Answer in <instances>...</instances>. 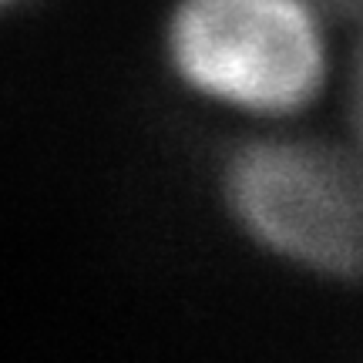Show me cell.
Instances as JSON below:
<instances>
[{
	"instance_id": "cell-1",
	"label": "cell",
	"mask_w": 363,
	"mask_h": 363,
	"mask_svg": "<svg viewBox=\"0 0 363 363\" xmlns=\"http://www.w3.org/2000/svg\"><path fill=\"white\" fill-rule=\"evenodd\" d=\"M169 54L189 88L256 115L306 108L330 71L326 34L306 0H182Z\"/></svg>"
},
{
	"instance_id": "cell-2",
	"label": "cell",
	"mask_w": 363,
	"mask_h": 363,
	"mask_svg": "<svg viewBox=\"0 0 363 363\" xmlns=\"http://www.w3.org/2000/svg\"><path fill=\"white\" fill-rule=\"evenodd\" d=\"M235 219L262 246L316 269L363 262V199L330 158L303 145L259 142L225 172Z\"/></svg>"
},
{
	"instance_id": "cell-3",
	"label": "cell",
	"mask_w": 363,
	"mask_h": 363,
	"mask_svg": "<svg viewBox=\"0 0 363 363\" xmlns=\"http://www.w3.org/2000/svg\"><path fill=\"white\" fill-rule=\"evenodd\" d=\"M0 4H7V0H0Z\"/></svg>"
}]
</instances>
